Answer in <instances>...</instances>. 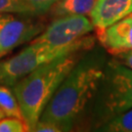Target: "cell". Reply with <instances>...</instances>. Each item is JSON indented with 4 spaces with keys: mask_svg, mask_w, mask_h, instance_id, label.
<instances>
[{
    "mask_svg": "<svg viewBox=\"0 0 132 132\" xmlns=\"http://www.w3.org/2000/svg\"><path fill=\"white\" fill-rule=\"evenodd\" d=\"M0 13L24 14V9L19 0H0Z\"/></svg>",
    "mask_w": 132,
    "mask_h": 132,
    "instance_id": "cell-14",
    "label": "cell"
},
{
    "mask_svg": "<svg viewBox=\"0 0 132 132\" xmlns=\"http://www.w3.org/2000/svg\"><path fill=\"white\" fill-rule=\"evenodd\" d=\"M27 131H29V128L23 118L16 117H4L0 118V132Z\"/></svg>",
    "mask_w": 132,
    "mask_h": 132,
    "instance_id": "cell-13",
    "label": "cell"
},
{
    "mask_svg": "<svg viewBox=\"0 0 132 132\" xmlns=\"http://www.w3.org/2000/svg\"><path fill=\"white\" fill-rule=\"evenodd\" d=\"M4 117H5V114H4V113H3V112H2L1 110H0V118H4Z\"/></svg>",
    "mask_w": 132,
    "mask_h": 132,
    "instance_id": "cell-17",
    "label": "cell"
},
{
    "mask_svg": "<svg viewBox=\"0 0 132 132\" xmlns=\"http://www.w3.org/2000/svg\"><path fill=\"white\" fill-rule=\"evenodd\" d=\"M132 14V0H96L89 13L97 31L106 29Z\"/></svg>",
    "mask_w": 132,
    "mask_h": 132,
    "instance_id": "cell-7",
    "label": "cell"
},
{
    "mask_svg": "<svg viewBox=\"0 0 132 132\" xmlns=\"http://www.w3.org/2000/svg\"><path fill=\"white\" fill-rule=\"evenodd\" d=\"M93 24L84 15L57 17L31 42L51 46H64L76 42L93 30Z\"/></svg>",
    "mask_w": 132,
    "mask_h": 132,
    "instance_id": "cell-5",
    "label": "cell"
},
{
    "mask_svg": "<svg viewBox=\"0 0 132 132\" xmlns=\"http://www.w3.org/2000/svg\"><path fill=\"white\" fill-rule=\"evenodd\" d=\"M96 130L103 132H132V108L110 119Z\"/></svg>",
    "mask_w": 132,
    "mask_h": 132,
    "instance_id": "cell-11",
    "label": "cell"
},
{
    "mask_svg": "<svg viewBox=\"0 0 132 132\" xmlns=\"http://www.w3.org/2000/svg\"><path fill=\"white\" fill-rule=\"evenodd\" d=\"M91 122L95 130L132 108V70L118 59L107 62L104 76L91 102Z\"/></svg>",
    "mask_w": 132,
    "mask_h": 132,
    "instance_id": "cell-3",
    "label": "cell"
},
{
    "mask_svg": "<svg viewBox=\"0 0 132 132\" xmlns=\"http://www.w3.org/2000/svg\"><path fill=\"white\" fill-rule=\"evenodd\" d=\"M100 43L113 55L132 50V16L97 31Z\"/></svg>",
    "mask_w": 132,
    "mask_h": 132,
    "instance_id": "cell-8",
    "label": "cell"
},
{
    "mask_svg": "<svg viewBox=\"0 0 132 132\" xmlns=\"http://www.w3.org/2000/svg\"><path fill=\"white\" fill-rule=\"evenodd\" d=\"M82 52L60 57L34 70L12 86L29 131H33L44 109L63 80L79 61Z\"/></svg>",
    "mask_w": 132,
    "mask_h": 132,
    "instance_id": "cell-2",
    "label": "cell"
},
{
    "mask_svg": "<svg viewBox=\"0 0 132 132\" xmlns=\"http://www.w3.org/2000/svg\"><path fill=\"white\" fill-rule=\"evenodd\" d=\"M41 31V24L16 18L8 13H0V47L3 56L21 44L32 40Z\"/></svg>",
    "mask_w": 132,
    "mask_h": 132,
    "instance_id": "cell-6",
    "label": "cell"
},
{
    "mask_svg": "<svg viewBox=\"0 0 132 132\" xmlns=\"http://www.w3.org/2000/svg\"><path fill=\"white\" fill-rule=\"evenodd\" d=\"M24 14L39 15L47 12L55 5L58 0H19Z\"/></svg>",
    "mask_w": 132,
    "mask_h": 132,
    "instance_id": "cell-12",
    "label": "cell"
},
{
    "mask_svg": "<svg viewBox=\"0 0 132 132\" xmlns=\"http://www.w3.org/2000/svg\"><path fill=\"white\" fill-rule=\"evenodd\" d=\"M93 36H84L64 46H51L31 42L14 57L0 62V84L12 87L31 71L58 58L71 53L90 50L94 46Z\"/></svg>",
    "mask_w": 132,
    "mask_h": 132,
    "instance_id": "cell-4",
    "label": "cell"
},
{
    "mask_svg": "<svg viewBox=\"0 0 132 132\" xmlns=\"http://www.w3.org/2000/svg\"><path fill=\"white\" fill-rule=\"evenodd\" d=\"M106 64L102 52L81 57L53 95L39 120L60 124L66 131H71L94 98Z\"/></svg>",
    "mask_w": 132,
    "mask_h": 132,
    "instance_id": "cell-1",
    "label": "cell"
},
{
    "mask_svg": "<svg viewBox=\"0 0 132 132\" xmlns=\"http://www.w3.org/2000/svg\"><path fill=\"white\" fill-rule=\"evenodd\" d=\"M0 110L5 117H16L24 119L22 110L14 92L10 89L9 86L2 84H0Z\"/></svg>",
    "mask_w": 132,
    "mask_h": 132,
    "instance_id": "cell-10",
    "label": "cell"
},
{
    "mask_svg": "<svg viewBox=\"0 0 132 132\" xmlns=\"http://www.w3.org/2000/svg\"><path fill=\"white\" fill-rule=\"evenodd\" d=\"M35 132H62L66 131L63 126L60 124H57L54 122H48V121H41L38 120L35 127L33 129Z\"/></svg>",
    "mask_w": 132,
    "mask_h": 132,
    "instance_id": "cell-15",
    "label": "cell"
},
{
    "mask_svg": "<svg viewBox=\"0 0 132 132\" xmlns=\"http://www.w3.org/2000/svg\"><path fill=\"white\" fill-rule=\"evenodd\" d=\"M114 57H116V59H118L120 63H122L123 65H125L127 68H129L130 70H132V50L116 54Z\"/></svg>",
    "mask_w": 132,
    "mask_h": 132,
    "instance_id": "cell-16",
    "label": "cell"
},
{
    "mask_svg": "<svg viewBox=\"0 0 132 132\" xmlns=\"http://www.w3.org/2000/svg\"><path fill=\"white\" fill-rule=\"evenodd\" d=\"M3 57V54H2V51H1V47H0V58Z\"/></svg>",
    "mask_w": 132,
    "mask_h": 132,
    "instance_id": "cell-18",
    "label": "cell"
},
{
    "mask_svg": "<svg viewBox=\"0 0 132 132\" xmlns=\"http://www.w3.org/2000/svg\"><path fill=\"white\" fill-rule=\"evenodd\" d=\"M131 16H132V14H131Z\"/></svg>",
    "mask_w": 132,
    "mask_h": 132,
    "instance_id": "cell-19",
    "label": "cell"
},
{
    "mask_svg": "<svg viewBox=\"0 0 132 132\" xmlns=\"http://www.w3.org/2000/svg\"><path fill=\"white\" fill-rule=\"evenodd\" d=\"M96 0H58L50 9L54 17L67 15H89Z\"/></svg>",
    "mask_w": 132,
    "mask_h": 132,
    "instance_id": "cell-9",
    "label": "cell"
}]
</instances>
